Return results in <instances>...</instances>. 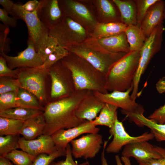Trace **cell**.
Returning <instances> with one entry per match:
<instances>
[{"instance_id":"cell-1","label":"cell","mask_w":165,"mask_h":165,"mask_svg":"<svg viewBox=\"0 0 165 165\" xmlns=\"http://www.w3.org/2000/svg\"><path fill=\"white\" fill-rule=\"evenodd\" d=\"M88 91H76L71 96L48 103L43 113L46 123L43 134L51 136L59 130L77 126L86 120L78 118L75 112Z\"/></svg>"},{"instance_id":"cell-2","label":"cell","mask_w":165,"mask_h":165,"mask_svg":"<svg viewBox=\"0 0 165 165\" xmlns=\"http://www.w3.org/2000/svg\"><path fill=\"white\" fill-rule=\"evenodd\" d=\"M61 61L71 71L76 91L86 90L104 94L109 93L105 87V75L86 60L69 52Z\"/></svg>"},{"instance_id":"cell-3","label":"cell","mask_w":165,"mask_h":165,"mask_svg":"<svg viewBox=\"0 0 165 165\" xmlns=\"http://www.w3.org/2000/svg\"><path fill=\"white\" fill-rule=\"evenodd\" d=\"M140 51H130L116 62L105 75L106 89L109 92L125 91L133 85Z\"/></svg>"},{"instance_id":"cell-4","label":"cell","mask_w":165,"mask_h":165,"mask_svg":"<svg viewBox=\"0 0 165 165\" xmlns=\"http://www.w3.org/2000/svg\"><path fill=\"white\" fill-rule=\"evenodd\" d=\"M67 50L86 60L105 76L113 65L126 54L110 52L90 35L83 42Z\"/></svg>"},{"instance_id":"cell-5","label":"cell","mask_w":165,"mask_h":165,"mask_svg":"<svg viewBox=\"0 0 165 165\" xmlns=\"http://www.w3.org/2000/svg\"><path fill=\"white\" fill-rule=\"evenodd\" d=\"M165 28L163 24L156 27L146 38L140 50L138 66L133 82V89L131 96L135 100L138 96V86L142 75L144 73L152 59L159 52L162 46L163 35Z\"/></svg>"},{"instance_id":"cell-6","label":"cell","mask_w":165,"mask_h":165,"mask_svg":"<svg viewBox=\"0 0 165 165\" xmlns=\"http://www.w3.org/2000/svg\"><path fill=\"white\" fill-rule=\"evenodd\" d=\"M49 35L56 39L58 46L68 50L83 42L90 35L81 25L63 16L59 22L50 30Z\"/></svg>"},{"instance_id":"cell-7","label":"cell","mask_w":165,"mask_h":165,"mask_svg":"<svg viewBox=\"0 0 165 165\" xmlns=\"http://www.w3.org/2000/svg\"><path fill=\"white\" fill-rule=\"evenodd\" d=\"M20 2L15 3L11 15L16 19L23 20L27 25L28 40L34 44L36 52L49 36L50 29L39 19L37 10L29 12L23 8Z\"/></svg>"},{"instance_id":"cell-8","label":"cell","mask_w":165,"mask_h":165,"mask_svg":"<svg viewBox=\"0 0 165 165\" xmlns=\"http://www.w3.org/2000/svg\"><path fill=\"white\" fill-rule=\"evenodd\" d=\"M51 81V97L55 101L69 96L76 91L71 71L61 60L48 69Z\"/></svg>"},{"instance_id":"cell-9","label":"cell","mask_w":165,"mask_h":165,"mask_svg":"<svg viewBox=\"0 0 165 165\" xmlns=\"http://www.w3.org/2000/svg\"><path fill=\"white\" fill-rule=\"evenodd\" d=\"M19 68L17 79L21 87L35 95L42 105V103L46 102L45 80L48 75V69L40 67H25Z\"/></svg>"},{"instance_id":"cell-10","label":"cell","mask_w":165,"mask_h":165,"mask_svg":"<svg viewBox=\"0 0 165 165\" xmlns=\"http://www.w3.org/2000/svg\"><path fill=\"white\" fill-rule=\"evenodd\" d=\"M63 16H68L91 33L99 22L84 4L74 0H58Z\"/></svg>"},{"instance_id":"cell-11","label":"cell","mask_w":165,"mask_h":165,"mask_svg":"<svg viewBox=\"0 0 165 165\" xmlns=\"http://www.w3.org/2000/svg\"><path fill=\"white\" fill-rule=\"evenodd\" d=\"M109 132L113 138L106 148L105 151L108 153H118L124 146L136 142L148 141L154 138L151 132H145L138 136H130L126 131L122 123L118 118L113 126L109 128Z\"/></svg>"},{"instance_id":"cell-12","label":"cell","mask_w":165,"mask_h":165,"mask_svg":"<svg viewBox=\"0 0 165 165\" xmlns=\"http://www.w3.org/2000/svg\"><path fill=\"white\" fill-rule=\"evenodd\" d=\"M133 86L125 91H114L104 94L93 91L94 94L105 103L110 104L121 109V110L134 113H143L145 110L131 97Z\"/></svg>"},{"instance_id":"cell-13","label":"cell","mask_w":165,"mask_h":165,"mask_svg":"<svg viewBox=\"0 0 165 165\" xmlns=\"http://www.w3.org/2000/svg\"><path fill=\"white\" fill-rule=\"evenodd\" d=\"M72 156L76 158L85 159L95 157L98 153L103 144L102 136L98 133H89L70 142Z\"/></svg>"},{"instance_id":"cell-14","label":"cell","mask_w":165,"mask_h":165,"mask_svg":"<svg viewBox=\"0 0 165 165\" xmlns=\"http://www.w3.org/2000/svg\"><path fill=\"white\" fill-rule=\"evenodd\" d=\"M27 47L19 52L16 56L7 55L1 52L0 55L6 60L9 67L11 69L22 67L38 68L41 66L44 62L36 52L34 43L28 40Z\"/></svg>"},{"instance_id":"cell-15","label":"cell","mask_w":165,"mask_h":165,"mask_svg":"<svg viewBox=\"0 0 165 165\" xmlns=\"http://www.w3.org/2000/svg\"><path fill=\"white\" fill-rule=\"evenodd\" d=\"M100 130L91 121L86 120L77 126L59 130L51 137L58 150L65 151L69 143L79 136L84 134L98 133Z\"/></svg>"},{"instance_id":"cell-16","label":"cell","mask_w":165,"mask_h":165,"mask_svg":"<svg viewBox=\"0 0 165 165\" xmlns=\"http://www.w3.org/2000/svg\"><path fill=\"white\" fill-rule=\"evenodd\" d=\"M18 144L19 148L35 156L42 153L50 154L58 150L51 136L47 135L42 134L31 140L20 137Z\"/></svg>"},{"instance_id":"cell-17","label":"cell","mask_w":165,"mask_h":165,"mask_svg":"<svg viewBox=\"0 0 165 165\" xmlns=\"http://www.w3.org/2000/svg\"><path fill=\"white\" fill-rule=\"evenodd\" d=\"M122 154V156L129 158L134 157L137 161L163 157L157 150L155 146L147 141L133 143L125 145Z\"/></svg>"},{"instance_id":"cell-18","label":"cell","mask_w":165,"mask_h":165,"mask_svg":"<svg viewBox=\"0 0 165 165\" xmlns=\"http://www.w3.org/2000/svg\"><path fill=\"white\" fill-rule=\"evenodd\" d=\"M105 104L93 91L89 90L78 106L75 114L79 119L91 121L97 117Z\"/></svg>"},{"instance_id":"cell-19","label":"cell","mask_w":165,"mask_h":165,"mask_svg":"<svg viewBox=\"0 0 165 165\" xmlns=\"http://www.w3.org/2000/svg\"><path fill=\"white\" fill-rule=\"evenodd\" d=\"M39 2L37 10V16L50 30L54 27L63 16L58 0H40Z\"/></svg>"},{"instance_id":"cell-20","label":"cell","mask_w":165,"mask_h":165,"mask_svg":"<svg viewBox=\"0 0 165 165\" xmlns=\"http://www.w3.org/2000/svg\"><path fill=\"white\" fill-rule=\"evenodd\" d=\"M165 4L164 1L158 0L148 10L140 26L146 38L156 27L163 24Z\"/></svg>"},{"instance_id":"cell-21","label":"cell","mask_w":165,"mask_h":165,"mask_svg":"<svg viewBox=\"0 0 165 165\" xmlns=\"http://www.w3.org/2000/svg\"><path fill=\"white\" fill-rule=\"evenodd\" d=\"M131 121L139 127H146L150 129L151 132L157 141H165V123L160 124L145 117L143 113H134L121 110Z\"/></svg>"},{"instance_id":"cell-22","label":"cell","mask_w":165,"mask_h":165,"mask_svg":"<svg viewBox=\"0 0 165 165\" xmlns=\"http://www.w3.org/2000/svg\"><path fill=\"white\" fill-rule=\"evenodd\" d=\"M93 2L100 21L99 22H122L119 12L112 1L95 0Z\"/></svg>"},{"instance_id":"cell-23","label":"cell","mask_w":165,"mask_h":165,"mask_svg":"<svg viewBox=\"0 0 165 165\" xmlns=\"http://www.w3.org/2000/svg\"><path fill=\"white\" fill-rule=\"evenodd\" d=\"M46 125L42 113L24 121L20 134L26 140L35 139L43 134Z\"/></svg>"},{"instance_id":"cell-24","label":"cell","mask_w":165,"mask_h":165,"mask_svg":"<svg viewBox=\"0 0 165 165\" xmlns=\"http://www.w3.org/2000/svg\"><path fill=\"white\" fill-rule=\"evenodd\" d=\"M97 40L103 48L110 52L127 53L130 51L127 36L124 32Z\"/></svg>"},{"instance_id":"cell-25","label":"cell","mask_w":165,"mask_h":165,"mask_svg":"<svg viewBox=\"0 0 165 165\" xmlns=\"http://www.w3.org/2000/svg\"><path fill=\"white\" fill-rule=\"evenodd\" d=\"M127 26L122 22H98L89 35L97 39L105 38L124 32Z\"/></svg>"},{"instance_id":"cell-26","label":"cell","mask_w":165,"mask_h":165,"mask_svg":"<svg viewBox=\"0 0 165 165\" xmlns=\"http://www.w3.org/2000/svg\"><path fill=\"white\" fill-rule=\"evenodd\" d=\"M119 12L122 22L128 26L137 24V9L133 0H112Z\"/></svg>"},{"instance_id":"cell-27","label":"cell","mask_w":165,"mask_h":165,"mask_svg":"<svg viewBox=\"0 0 165 165\" xmlns=\"http://www.w3.org/2000/svg\"><path fill=\"white\" fill-rule=\"evenodd\" d=\"M124 32L127 36L130 51H140L146 38L141 28L137 25H130L127 26Z\"/></svg>"},{"instance_id":"cell-28","label":"cell","mask_w":165,"mask_h":165,"mask_svg":"<svg viewBox=\"0 0 165 165\" xmlns=\"http://www.w3.org/2000/svg\"><path fill=\"white\" fill-rule=\"evenodd\" d=\"M118 107L113 105L105 103L98 116L91 121L95 126H105L109 128L114 125L118 118Z\"/></svg>"},{"instance_id":"cell-29","label":"cell","mask_w":165,"mask_h":165,"mask_svg":"<svg viewBox=\"0 0 165 165\" xmlns=\"http://www.w3.org/2000/svg\"><path fill=\"white\" fill-rule=\"evenodd\" d=\"M43 112L36 108L17 107L0 112V116L25 121Z\"/></svg>"},{"instance_id":"cell-30","label":"cell","mask_w":165,"mask_h":165,"mask_svg":"<svg viewBox=\"0 0 165 165\" xmlns=\"http://www.w3.org/2000/svg\"><path fill=\"white\" fill-rule=\"evenodd\" d=\"M18 107L36 108L44 110V108L37 97L27 90L20 88L17 91Z\"/></svg>"},{"instance_id":"cell-31","label":"cell","mask_w":165,"mask_h":165,"mask_svg":"<svg viewBox=\"0 0 165 165\" xmlns=\"http://www.w3.org/2000/svg\"><path fill=\"white\" fill-rule=\"evenodd\" d=\"M24 121L0 116V136L20 135Z\"/></svg>"},{"instance_id":"cell-32","label":"cell","mask_w":165,"mask_h":165,"mask_svg":"<svg viewBox=\"0 0 165 165\" xmlns=\"http://www.w3.org/2000/svg\"><path fill=\"white\" fill-rule=\"evenodd\" d=\"M35 157L22 150L17 149L13 150L4 156L15 165H32Z\"/></svg>"},{"instance_id":"cell-33","label":"cell","mask_w":165,"mask_h":165,"mask_svg":"<svg viewBox=\"0 0 165 165\" xmlns=\"http://www.w3.org/2000/svg\"><path fill=\"white\" fill-rule=\"evenodd\" d=\"M19 135L0 136V156L4 157L13 150L19 148Z\"/></svg>"},{"instance_id":"cell-34","label":"cell","mask_w":165,"mask_h":165,"mask_svg":"<svg viewBox=\"0 0 165 165\" xmlns=\"http://www.w3.org/2000/svg\"><path fill=\"white\" fill-rule=\"evenodd\" d=\"M69 54L68 51L64 48L58 46L55 50L48 56L40 68L48 69L53 65Z\"/></svg>"},{"instance_id":"cell-35","label":"cell","mask_w":165,"mask_h":165,"mask_svg":"<svg viewBox=\"0 0 165 165\" xmlns=\"http://www.w3.org/2000/svg\"><path fill=\"white\" fill-rule=\"evenodd\" d=\"M17 91H12L0 94V112L18 107Z\"/></svg>"},{"instance_id":"cell-36","label":"cell","mask_w":165,"mask_h":165,"mask_svg":"<svg viewBox=\"0 0 165 165\" xmlns=\"http://www.w3.org/2000/svg\"><path fill=\"white\" fill-rule=\"evenodd\" d=\"M21 86L18 79L9 77H0V94L18 91Z\"/></svg>"},{"instance_id":"cell-37","label":"cell","mask_w":165,"mask_h":165,"mask_svg":"<svg viewBox=\"0 0 165 165\" xmlns=\"http://www.w3.org/2000/svg\"><path fill=\"white\" fill-rule=\"evenodd\" d=\"M66 155V150H58L50 154H41L35 157L32 165H50L56 159Z\"/></svg>"},{"instance_id":"cell-38","label":"cell","mask_w":165,"mask_h":165,"mask_svg":"<svg viewBox=\"0 0 165 165\" xmlns=\"http://www.w3.org/2000/svg\"><path fill=\"white\" fill-rule=\"evenodd\" d=\"M58 46V44L56 39L49 35L37 52L44 62Z\"/></svg>"},{"instance_id":"cell-39","label":"cell","mask_w":165,"mask_h":165,"mask_svg":"<svg viewBox=\"0 0 165 165\" xmlns=\"http://www.w3.org/2000/svg\"><path fill=\"white\" fill-rule=\"evenodd\" d=\"M158 0H134L137 9V24L140 27L141 23L150 6Z\"/></svg>"},{"instance_id":"cell-40","label":"cell","mask_w":165,"mask_h":165,"mask_svg":"<svg viewBox=\"0 0 165 165\" xmlns=\"http://www.w3.org/2000/svg\"><path fill=\"white\" fill-rule=\"evenodd\" d=\"M19 71V68L13 70L9 68L5 59L0 55V77H9L17 79Z\"/></svg>"},{"instance_id":"cell-41","label":"cell","mask_w":165,"mask_h":165,"mask_svg":"<svg viewBox=\"0 0 165 165\" xmlns=\"http://www.w3.org/2000/svg\"><path fill=\"white\" fill-rule=\"evenodd\" d=\"M71 148L68 144L66 148V155L65 160H62L57 162L53 161L50 165H89V163L86 161L78 164L74 161L72 158Z\"/></svg>"},{"instance_id":"cell-42","label":"cell","mask_w":165,"mask_h":165,"mask_svg":"<svg viewBox=\"0 0 165 165\" xmlns=\"http://www.w3.org/2000/svg\"><path fill=\"white\" fill-rule=\"evenodd\" d=\"M157 150L163 156L160 159H151L137 161L138 165H165V148L155 146Z\"/></svg>"},{"instance_id":"cell-43","label":"cell","mask_w":165,"mask_h":165,"mask_svg":"<svg viewBox=\"0 0 165 165\" xmlns=\"http://www.w3.org/2000/svg\"><path fill=\"white\" fill-rule=\"evenodd\" d=\"M151 119L160 124L165 123V103L156 109L148 117Z\"/></svg>"},{"instance_id":"cell-44","label":"cell","mask_w":165,"mask_h":165,"mask_svg":"<svg viewBox=\"0 0 165 165\" xmlns=\"http://www.w3.org/2000/svg\"><path fill=\"white\" fill-rule=\"evenodd\" d=\"M8 12L3 9L0 8V20L6 26L13 28L17 25V21L13 17L9 16Z\"/></svg>"},{"instance_id":"cell-45","label":"cell","mask_w":165,"mask_h":165,"mask_svg":"<svg viewBox=\"0 0 165 165\" xmlns=\"http://www.w3.org/2000/svg\"><path fill=\"white\" fill-rule=\"evenodd\" d=\"M9 30L8 26H6L5 28L3 31H0V52L3 51L6 53V52L10 50V47L9 44L10 43L7 42H9L7 40V35L9 33Z\"/></svg>"},{"instance_id":"cell-46","label":"cell","mask_w":165,"mask_h":165,"mask_svg":"<svg viewBox=\"0 0 165 165\" xmlns=\"http://www.w3.org/2000/svg\"><path fill=\"white\" fill-rule=\"evenodd\" d=\"M39 3V1L29 0L24 4H23L22 7L23 9L26 11L31 13L37 10Z\"/></svg>"},{"instance_id":"cell-47","label":"cell","mask_w":165,"mask_h":165,"mask_svg":"<svg viewBox=\"0 0 165 165\" xmlns=\"http://www.w3.org/2000/svg\"><path fill=\"white\" fill-rule=\"evenodd\" d=\"M15 3L10 0H0V4L9 14L11 15Z\"/></svg>"},{"instance_id":"cell-48","label":"cell","mask_w":165,"mask_h":165,"mask_svg":"<svg viewBox=\"0 0 165 165\" xmlns=\"http://www.w3.org/2000/svg\"><path fill=\"white\" fill-rule=\"evenodd\" d=\"M156 88L159 93H165V76L159 80L156 84Z\"/></svg>"},{"instance_id":"cell-49","label":"cell","mask_w":165,"mask_h":165,"mask_svg":"<svg viewBox=\"0 0 165 165\" xmlns=\"http://www.w3.org/2000/svg\"><path fill=\"white\" fill-rule=\"evenodd\" d=\"M115 159L117 165H131L130 161L129 158L123 156L121 157V160L123 162L124 164L121 163V160L118 155H116Z\"/></svg>"},{"instance_id":"cell-50","label":"cell","mask_w":165,"mask_h":165,"mask_svg":"<svg viewBox=\"0 0 165 165\" xmlns=\"http://www.w3.org/2000/svg\"><path fill=\"white\" fill-rule=\"evenodd\" d=\"M108 140L105 141L103 145V149L101 155V165H108L107 160L105 156V152L106 147Z\"/></svg>"},{"instance_id":"cell-51","label":"cell","mask_w":165,"mask_h":165,"mask_svg":"<svg viewBox=\"0 0 165 165\" xmlns=\"http://www.w3.org/2000/svg\"><path fill=\"white\" fill-rule=\"evenodd\" d=\"M0 165H15L8 159L4 157L0 156Z\"/></svg>"},{"instance_id":"cell-52","label":"cell","mask_w":165,"mask_h":165,"mask_svg":"<svg viewBox=\"0 0 165 165\" xmlns=\"http://www.w3.org/2000/svg\"><path fill=\"white\" fill-rule=\"evenodd\" d=\"M164 19H165V5H164Z\"/></svg>"}]
</instances>
